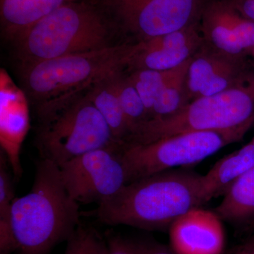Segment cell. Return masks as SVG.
<instances>
[{"label": "cell", "instance_id": "cell-1", "mask_svg": "<svg viewBox=\"0 0 254 254\" xmlns=\"http://www.w3.org/2000/svg\"><path fill=\"white\" fill-rule=\"evenodd\" d=\"M208 202L203 175L173 169L127 184L86 214L112 226L165 230Z\"/></svg>", "mask_w": 254, "mask_h": 254}, {"label": "cell", "instance_id": "cell-2", "mask_svg": "<svg viewBox=\"0 0 254 254\" xmlns=\"http://www.w3.org/2000/svg\"><path fill=\"white\" fill-rule=\"evenodd\" d=\"M80 215L79 203L64 186L59 167L41 159L31 190L15 198L11 205L18 254H50L71 236L81 224Z\"/></svg>", "mask_w": 254, "mask_h": 254}, {"label": "cell", "instance_id": "cell-3", "mask_svg": "<svg viewBox=\"0 0 254 254\" xmlns=\"http://www.w3.org/2000/svg\"><path fill=\"white\" fill-rule=\"evenodd\" d=\"M118 28L98 0H77L42 18L14 42L21 66L116 46Z\"/></svg>", "mask_w": 254, "mask_h": 254}, {"label": "cell", "instance_id": "cell-4", "mask_svg": "<svg viewBox=\"0 0 254 254\" xmlns=\"http://www.w3.org/2000/svg\"><path fill=\"white\" fill-rule=\"evenodd\" d=\"M86 90L62 95L36 107L35 145L41 159L60 167L91 150L122 145L114 138Z\"/></svg>", "mask_w": 254, "mask_h": 254}, {"label": "cell", "instance_id": "cell-5", "mask_svg": "<svg viewBox=\"0 0 254 254\" xmlns=\"http://www.w3.org/2000/svg\"><path fill=\"white\" fill-rule=\"evenodd\" d=\"M254 125V70H245L225 91L190 102L173 116L136 127L127 145L146 144L190 131L250 129Z\"/></svg>", "mask_w": 254, "mask_h": 254}, {"label": "cell", "instance_id": "cell-6", "mask_svg": "<svg viewBox=\"0 0 254 254\" xmlns=\"http://www.w3.org/2000/svg\"><path fill=\"white\" fill-rule=\"evenodd\" d=\"M138 43H120L98 51L66 55L21 66L25 92L35 106L125 71Z\"/></svg>", "mask_w": 254, "mask_h": 254}, {"label": "cell", "instance_id": "cell-7", "mask_svg": "<svg viewBox=\"0 0 254 254\" xmlns=\"http://www.w3.org/2000/svg\"><path fill=\"white\" fill-rule=\"evenodd\" d=\"M249 128L178 133L146 144L124 146L127 184L177 167L194 165L224 147L240 141Z\"/></svg>", "mask_w": 254, "mask_h": 254}, {"label": "cell", "instance_id": "cell-8", "mask_svg": "<svg viewBox=\"0 0 254 254\" xmlns=\"http://www.w3.org/2000/svg\"><path fill=\"white\" fill-rule=\"evenodd\" d=\"M120 34L148 41L198 23L205 0H98Z\"/></svg>", "mask_w": 254, "mask_h": 254}, {"label": "cell", "instance_id": "cell-9", "mask_svg": "<svg viewBox=\"0 0 254 254\" xmlns=\"http://www.w3.org/2000/svg\"><path fill=\"white\" fill-rule=\"evenodd\" d=\"M123 147L91 150L59 167L64 186L75 201L99 204L127 185Z\"/></svg>", "mask_w": 254, "mask_h": 254}, {"label": "cell", "instance_id": "cell-10", "mask_svg": "<svg viewBox=\"0 0 254 254\" xmlns=\"http://www.w3.org/2000/svg\"><path fill=\"white\" fill-rule=\"evenodd\" d=\"M192 57L186 78L187 104L233 86L245 72L241 58L222 54L209 47Z\"/></svg>", "mask_w": 254, "mask_h": 254}, {"label": "cell", "instance_id": "cell-11", "mask_svg": "<svg viewBox=\"0 0 254 254\" xmlns=\"http://www.w3.org/2000/svg\"><path fill=\"white\" fill-rule=\"evenodd\" d=\"M222 221L215 211L190 210L169 229L170 249L175 254H222L225 234Z\"/></svg>", "mask_w": 254, "mask_h": 254}, {"label": "cell", "instance_id": "cell-12", "mask_svg": "<svg viewBox=\"0 0 254 254\" xmlns=\"http://www.w3.org/2000/svg\"><path fill=\"white\" fill-rule=\"evenodd\" d=\"M29 116L26 100L22 96H1L0 143L17 179L21 177V145L29 129Z\"/></svg>", "mask_w": 254, "mask_h": 254}, {"label": "cell", "instance_id": "cell-13", "mask_svg": "<svg viewBox=\"0 0 254 254\" xmlns=\"http://www.w3.org/2000/svg\"><path fill=\"white\" fill-rule=\"evenodd\" d=\"M77 0H0L3 35L15 42L33 25L63 5Z\"/></svg>", "mask_w": 254, "mask_h": 254}, {"label": "cell", "instance_id": "cell-14", "mask_svg": "<svg viewBox=\"0 0 254 254\" xmlns=\"http://www.w3.org/2000/svg\"><path fill=\"white\" fill-rule=\"evenodd\" d=\"M229 4L213 1L206 4L200 16L203 43L222 54L242 59L246 53L234 31L228 16Z\"/></svg>", "mask_w": 254, "mask_h": 254}, {"label": "cell", "instance_id": "cell-15", "mask_svg": "<svg viewBox=\"0 0 254 254\" xmlns=\"http://www.w3.org/2000/svg\"><path fill=\"white\" fill-rule=\"evenodd\" d=\"M120 71L95 82L87 88L86 94L108 124L115 139L125 146L131 131L119 98L117 75Z\"/></svg>", "mask_w": 254, "mask_h": 254}, {"label": "cell", "instance_id": "cell-16", "mask_svg": "<svg viewBox=\"0 0 254 254\" xmlns=\"http://www.w3.org/2000/svg\"><path fill=\"white\" fill-rule=\"evenodd\" d=\"M254 167V145L252 142L227 155L214 165L204 176L205 195L208 201L224 195L235 182Z\"/></svg>", "mask_w": 254, "mask_h": 254}, {"label": "cell", "instance_id": "cell-17", "mask_svg": "<svg viewBox=\"0 0 254 254\" xmlns=\"http://www.w3.org/2000/svg\"><path fill=\"white\" fill-rule=\"evenodd\" d=\"M223 196L215 210L222 221L234 225L254 221V167L239 178Z\"/></svg>", "mask_w": 254, "mask_h": 254}, {"label": "cell", "instance_id": "cell-18", "mask_svg": "<svg viewBox=\"0 0 254 254\" xmlns=\"http://www.w3.org/2000/svg\"><path fill=\"white\" fill-rule=\"evenodd\" d=\"M191 58L174 68L171 76L155 100L151 120L173 116L187 105L186 78Z\"/></svg>", "mask_w": 254, "mask_h": 254}, {"label": "cell", "instance_id": "cell-19", "mask_svg": "<svg viewBox=\"0 0 254 254\" xmlns=\"http://www.w3.org/2000/svg\"><path fill=\"white\" fill-rule=\"evenodd\" d=\"M198 49L199 48L194 47L182 49H143L141 43H138V49L130 60L127 68L128 71L135 69L158 71L173 69L192 58Z\"/></svg>", "mask_w": 254, "mask_h": 254}, {"label": "cell", "instance_id": "cell-20", "mask_svg": "<svg viewBox=\"0 0 254 254\" xmlns=\"http://www.w3.org/2000/svg\"><path fill=\"white\" fill-rule=\"evenodd\" d=\"M117 87L123 113L131 128V135L137 127L150 120L149 115L141 96L125 71H120L117 75Z\"/></svg>", "mask_w": 254, "mask_h": 254}, {"label": "cell", "instance_id": "cell-21", "mask_svg": "<svg viewBox=\"0 0 254 254\" xmlns=\"http://www.w3.org/2000/svg\"><path fill=\"white\" fill-rule=\"evenodd\" d=\"M173 69L158 71L153 69H135L129 71L128 77L136 88L144 103L150 120L153 117L155 100L173 72Z\"/></svg>", "mask_w": 254, "mask_h": 254}, {"label": "cell", "instance_id": "cell-22", "mask_svg": "<svg viewBox=\"0 0 254 254\" xmlns=\"http://www.w3.org/2000/svg\"><path fill=\"white\" fill-rule=\"evenodd\" d=\"M64 254H106L107 242L91 227L80 224L66 241Z\"/></svg>", "mask_w": 254, "mask_h": 254}, {"label": "cell", "instance_id": "cell-23", "mask_svg": "<svg viewBox=\"0 0 254 254\" xmlns=\"http://www.w3.org/2000/svg\"><path fill=\"white\" fill-rule=\"evenodd\" d=\"M106 254H138L133 242L123 239L118 235L107 237Z\"/></svg>", "mask_w": 254, "mask_h": 254}, {"label": "cell", "instance_id": "cell-24", "mask_svg": "<svg viewBox=\"0 0 254 254\" xmlns=\"http://www.w3.org/2000/svg\"><path fill=\"white\" fill-rule=\"evenodd\" d=\"M138 254H175L170 247L151 241L133 242Z\"/></svg>", "mask_w": 254, "mask_h": 254}, {"label": "cell", "instance_id": "cell-25", "mask_svg": "<svg viewBox=\"0 0 254 254\" xmlns=\"http://www.w3.org/2000/svg\"><path fill=\"white\" fill-rule=\"evenodd\" d=\"M237 9L246 17L254 21V0H240Z\"/></svg>", "mask_w": 254, "mask_h": 254}, {"label": "cell", "instance_id": "cell-26", "mask_svg": "<svg viewBox=\"0 0 254 254\" xmlns=\"http://www.w3.org/2000/svg\"><path fill=\"white\" fill-rule=\"evenodd\" d=\"M232 254H254V236L237 247Z\"/></svg>", "mask_w": 254, "mask_h": 254}, {"label": "cell", "instance_id": "cell-27", "mask_svg": "<svg viewBox=\"0 0 254 254\" xmlns=\"http://www.w3.org/2000/svg\"><path fill=\"white\" fill-rule=\"evenodd\" d=\"M251 142H252V144H253L254 145V138H252V141H251Z\"/></svg>", "mask_w": 254, "mask_h": 254}]
</instances>
